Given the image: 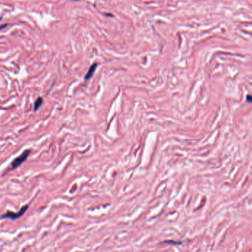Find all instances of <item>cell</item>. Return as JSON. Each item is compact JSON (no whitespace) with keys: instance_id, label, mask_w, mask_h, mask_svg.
I'll return each mask as SVG.
<instances>
[{"instance_id":"obj_1","label":"cell","mask_w":252,"mask_h":252,"mask_svg":"<svg viewBox=\"0 0 252 252\" xmlns=\"http://www.w3.org/2000/svg\"><path fill=\"white\" fill-rule=\"evenodd\" d=\"M30 153V150H26L24 151L22 153H21L18 157H16V159H14V160L13 161L12 164H11V166H12L13 169H16V168L19 167L27 159Z\"/></svg>"},{"instance_id":"obj_2","label":"cell","mask_w":252,"mask_h":252,"mask_svg":"<svg viewBox=\"0 0 252 252\" xmlns=\"http://www.w3.org/2000/svg\"><path fill=\"white\" fill-rule=\"evenodd\" d=\"M28 206H29V205H26L24 206H23L22 209H21L20 211H19V212H17V213H13V212H8V213L5 214V215L1 217V218H2V219H3V218H10V219L11 220H16L17 219V218H19L25 213V212H26Z\"/></svg>"},{"instance_id":"obj_3","label":"cell","mask_w":252,"mask_h":252,"mask_svg":"<svg viewBox=\"0 0 252 252\" xmlns=\"http://www.w3.org/2000/svg\"><path fill=\"white\" fill-rule=\"evenodd\" d=\"M97 66V64H94L91 66V67L89 68V71H88L87 74H86V77H85V79L86 80H89L92 76H93L95 70H96Z\"/></svg>"},{"instance_id":"obj_4","label":"cell","mask_w":252,"mask_h":252,"mask_svg":"<svg viewBox=\"0 0 252 252\" xmlns=\"http://www.w3.org/2000/svg\"><path fill=\"white\" fill-rule=\"evenodd\" d=\"M42 103H43V99H42L41 97L38 98L37 100H36V102H35V104H34L35 111H37L38 109L40 108V106L42 105Z\"/></svg>"},{"instance_id":"obj_5","label":"cell","mask_w":252,"mask_h":252,"mask_svg":"<svg viewBox=\"0 0 252 252\" xmlns=\"http://www.w3.org/2000/svg\"><path fill=\"white\" fill-rule=\"evenodd\" d=\"M247 100H249V102H252V97H251V96H248Z\"/></svg>"}]
</instances>
